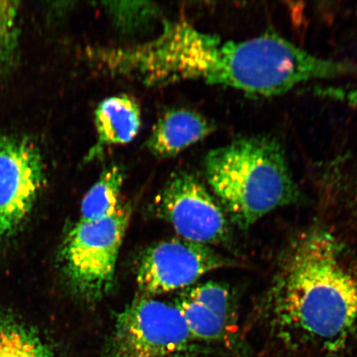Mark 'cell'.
<instances>
[{
  "label": "cell",
  "instance_id": "6",
  "mask_svg": "<svg viewBox=\"0 0 357 357\" xmlns=\"http://www.w3.org/2000/svg\"><path fill=\"white\" fill-rule=\"evenodd\" d=\"M46 175L41 151L22 135H0V242L13 238L30 215Z\"/></svg>",
  "mask_w": 357,
  "mask_h": 357
},
{
  "label": "cell",
  "instance_id": "11",
  "mask_svg": "<svg viewBox=\"0 0 357 357\" xmlns=\"http://www.w3.org/2000/svg\"><path fill=\"white\" fill-rule=\"evenodd\" d=\"M213 130L212 123L202 115L186 109L172 110L155 124L146 142V149L156 158H174L204 139Z\"/></svg>",
  "mask_w": 357,
  "mask_h": 357
},
{
  "label": "cell",
  "instance_id": "12",
  "mask_svg": "<svg viewBox=\"0 0 357 357\" xmlns=\"http://www.w3.org/2000/svg\"><path fill=\"white\" fill-rule=\"evenodd\" d=\"M124 183V172L118 165H111L102 172L84 196L79 220L91 222L112 215L121 204L120 197Z\"/></svg>",
  "mask_w": 357,
  "mask_h": 357
},
{
  "label": "cell",
  "instance_id": "9",
  "mask_svg": "<svg viewBox=\"0 0 357 357\" xmlns=\"http://www.w3.org/2000/svg\"><path fill=\"white\" fill-rule=\"evenodd\" d=\"M174 305L181 312L196 342L229 348L236 346L248 356L238 340L231 296L225 284L209 281L190 287L180 294Z\"/></svg>",
  "mask_w": 357,
  "mask_h": 357
},
{
  "label": "cell",
  "instance_id": "15",
  "mask_svg": "<svg viewBox=\"0 0 357 357\" xmlns=\"http://www.w3.org/2000/svg\"><path fill=\"white\" fill-rule=\"evenodd\" d=\"M26 327L15 317L0 312V357H22Z\"/></svg>",
  "mask_w": 357,
  "mask_h": 357
},
{
  "label": "cell",
  "instance_id": "2",
  "mask_svg": "<svg viewBox=\"0 0 357 357\" xmlns=\"http://www.w3.org/2000/svg\"><path fill=\"white\" fill-rule=\"evenodd\" d=\"M164 63L174 83L200 80L257 97L278 96L312 80L357 71L356 66L312 54L278 35L223 41L190 22L174 30Z\"/></svg>",
  "mask_w": 357,
  "mask_h": 357
},
{
  "label": "cell",
  "instance_id": "10",
  "mask_svg": "<svg viewBox=\"0 0 357 357\" xmlns=\"http://www.w3.org/2000/svg\"><path fill=\"white\" fill-rule=\"evenodd\" d=\"M141 124L140 107L132 98L120 95L101 101L95 111L96 144L84 162L100 159L109 146L129 144L139 132Z\"/></svg>",
  "mask_w": 357,
  "mask_h": 357
},
{
  "label": "cell",
  "instance_id": "7",
  "mask_svg": "<svg viewBox=\"0 0 357 357\" xmlns=\"http://www.w3.org/2000/svg\"><path fill=\"white\" fill-rule=\"evenodd\" d=\"M151 207L156 217L167 221L182 239L190 242L220 243L229 234V225L220 205L191 174L173 175Z\"/></svg>",
  "mask_w": 357,
  "mask_h": 357
},
{
  "label": "cell",
  "instance_id": "8",
  "mask_svg": "<svg viewBox=\"0 0 357 357\" xmlns=\"http://www.w3.org/2000/svg\"><path fill=\"white\" fill-rule=\"evenodd\" d=\"M227 264L225 259L208 245L182 238L164 241L142 254L137 284L146 296H158L190 287L205 274Z\"/></svg>",
  "mask_w": 357,
  "mask_h": 357
},
{
  "label": "cell",
  "instance_id": "3",
  "mask_svg": "<svg viewBox=\"0 0 357 357\" xmlns=\"http://www.w3.org/2000/svg\"><path fill=\"white\" fill-rule=\"evenodd\" d=\"M204 167L209 185L243 229L296 199L282 146L270 137H243L218 147Z\"/></svg>",
  "mask_w": 357,
  "mask_h": 357
},
{
  "label": "cell",
  "instance_id": "4",
  "mask_svg": "<svg viewBox=\"0 0 357 357\" xmlns=\"http://www.w3.org/2000/svg\"><path fill=\"white\" fill-rule=\"evenodd\" d=\"M131 214V207L122 203L109 217L78 221L62 241L58 257L61 273L80 301L92 305L110 293Z\"/></svg>",
  "mask_w": 357,
  "mask_h": 357
},
{
  "label": "cell",
  "instance_id": "14",
  "mask_svg": "<svg viewBox=\"0 0 357 357\" xmlns=\"http://www.w3.org/2000/svg\"><path fill=\"white\" fill-rule=\"evenodd\" d=\"M20 2L0 0V70L10 66L19 46Z\"/></svg>",
  "mask_w": 357,
  "mask_h": 357
},
{
  "label": "cell",
  "instance_id": "5",
  "mask_svg": "<svg viewBox=\"0 0 357 357\" xmlns=\"http://www.w3.org/2000/svg\"><path fill=\"white\" fill-rule=\"evenodd\" d=\"M195 343L174 303L144 297L116 316L100 357H180Z\"/></svg>",
  "mask_w": 357,
  "mask_h": 357
},
{
  "label": "cell",
  "instance_id": "1",
  "mask_svg": "<svg viewBox=\"0 0 357 357\" xmlns=\"http://www.w3.org/2000/svg\"><path fill=\"white\" fill-rule=\"evenodd\" d=\"M317 230L289 252L270 296L272 357H357V278Z\"/></svg>",
  "mask_w": 357,
  "mask_h": 357
},
{
  "label": "cell",
  "instance_id": "16",
  "mask_svg": "<svg viewBox=\"0 0 357 357\" xmlns=\"http://www.w3.org/2000/svg\"><path fill=\"white\" fill-rule=\"evenodd\" d=\"M22 357H54L46 342L26 325L22 342Z\"/></svg>",
  "mask_w": 357,
  "mask_h": 357
},
{
  "label": "cell",
  "instance_id": "17",
  "mask_svg": "<svg viewBox=\"0 0 357 357\" xmlns=\"http://www.w3.org/2000/svg\"><path fill=\"white\" fill-rule=\"evenodd\" d=\"M319 95L344 102L357 110V86L352 87H329L317 89Z\"/></svg>",
  "mask_w": 357,
  "mask_h": 357
},
{
  "label": "cell",
  "instance_id": "13",
  "mask_svg": "<svg viewBox=\"0 0 357 357\" xmlns=\"http://www.w3.org/2000/svg\"><path fill=\"white\" fill-rule=\"evenodd\" d=\"M113 24L121 32L135 33L149 26L158 16V6L147 1H113L102 3Z\"/></svg>",
  "mask_w": 357,
  "mask_h": 357
}]
</instances>
